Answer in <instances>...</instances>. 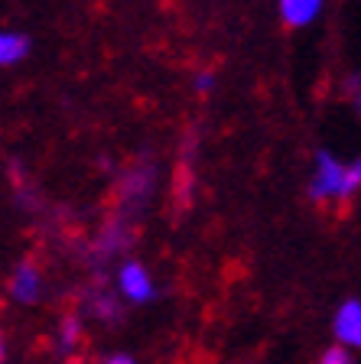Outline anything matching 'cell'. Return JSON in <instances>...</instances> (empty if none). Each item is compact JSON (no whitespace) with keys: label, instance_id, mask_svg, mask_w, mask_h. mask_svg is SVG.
<instances>
[{"label":"cell","instance_id":"obj_11","mask_svg":"<svg viewBox=\"0 0 361 364\" xmlns=\"http://www.w3.org/2000/svg\"><path fill=\"white\" fill-rule=\"evenodd\" d=\"M4 355H7V348H4V335H0V364H4Z\"/></svg>","mask_w":361,"mask_h":364},{"label":"cell","instance_id":"obj_4","mask_svg":"<svg viewBox=\"0 0 361 364\" xmlns=\"http://www.w3.org/2000/svg\"><path fill=\"white\" fill-rule=\"evenodd\" d=\"M7 293L14 303H23V306L39 303V299H43V273H39V267L30 264V260H23V264L10 273Z\"/></svg>","mask_w":361,"mask_h":364},{"label":"cell","instance_id":"obj_7","mask_svg":"<svg viewBox=\"0 0 361 364\" xmlns=\"http://www.w3.org/2000/svg\"><path fill=\"white\" fill-rule=\"evenodd\" d=\"M56 345H59L62 355L75 351L78 345H82V318L78 316H62L59 328H56Z\"/></svg>","mask_w":361,"mask_h":364},{"label":"cell","instance_id":"obj_12","mask_svg":"<svg viewBox=\"0 0 361 364\" xmlns=\"http://www.w3.org/2000/svg\"><path fill=\"white\" fill-rule=\"evenodd\" d=\"M355 101H358V111H361V88H358V98H355Z\"/></svg>","mask_w":361,"mask_h":364},{"label":"cell","instance_id":"obj_2","mask_svg":"<svg viewBox=\"0 0 361 364\" xmlns=\"http://www.w3.org/2000/svg\"><path fill=\"white\" fill-rule=\"evenodd\" d=\"M117 289L120 296L134 306H147L157 299V280L150 277V270L140 264V260H127L120 264L117 270Z\"/></svg>","mask_w":361,"mask_h":364},{"label":"cell","instance_id":"obj_10","mask_svg":"<svg viewBox=\"0 0 361 364\" xmlns=\"http://www.w3.org/2000/svg\"><path fill=\"white\" fill-rule=\"evenodd\" d=\"M105 364H137V361H134V355H111V358H105Z\"/></svg>","mask_w":361,"mask_h":364},{"label":"cell","instance_id":"obj_1","mask_svg":"<svg viewBox=\"0 0 361 364\" xmlns=\"http://www.w3.org/2000/svg\"><path fill=\"white\" fill-rule=\"evenodd\" d=\"M361 189V156L352 163L335 159L329 150L316 153V169L309 179V198L316 202H348Z\"/></svg>","mask_w":361,"mask_h":364},{"label":"cell","instance_id":"obj_5","mask_svg":"<svg viewBox=\"0 0 361 364\" xmlns=\"http://www.w3.org/2000/svg\"><path fill=\"white\" fill-rule=\"evenodd\" d=\"M323 14V0H280V16L286 26H309Z\"/></svg>","mask_w":361,"mask_h":364},{"label":"cell","instance_id":"obj_3","mask_svg":"<svg viewBox=\"0 0 361 364\" xmlns=\"http://www.w3.org/2000/svg\"><path fill=\"white\" fill-rule=\"evenodd\" d=\"M332 335H335V345L348 351H361V299H345L335 309Z\"/></svg>","mask_w":361,"mask_h":364},{"label":"cell","instance_id":"obj_9","mask_svg":"<svg viewBox=\"0 0 361 364\" xmlns=\"http://www.w3.org/2000/svg\"><path fill=\"white\" fill-rule=\"evenodd\" d=\"M211 88H215V75H211V72H199V78H196V91H199V95H209Z\"/></svg>","mask_w":361,"mask_h":364},{"label":"cell","instance_id":"obj_8","mask_svg":"<svg viewBox=\"0 0 361 364\" xmlns=\"http://www.w3.org/2000/svg\"><path fill=\"white\" fill-rule=\"evenodd\" d=\"M316 364H358V361H355V355L348 348H342V345H332V348H325L323 355H319Z\"/></svg>","mask_w":361,"mask_h":364},{"label":"cell","instance_id":"obj_6","mask_svg":"<svg viewBox=\"0 0 361 364\" xmlns=\"http://www.w3.org/2000/svg\"><path fill=\"white\" fill-rule=\"evenodd\" d=\"M26 53H30V39L23 36V33L0 30V65H14Z\"/></svg>","mask_w":361,"mask_h":364}]
</instances>
